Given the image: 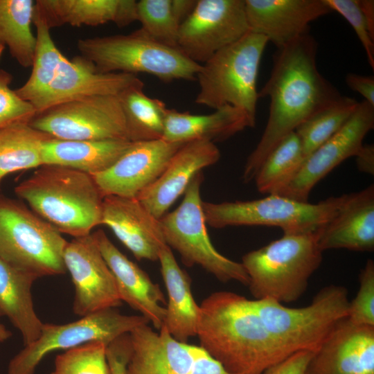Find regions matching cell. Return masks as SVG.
Masks as SVG:
<instances>
[{"instance_id": "24", "label": "cell", "mask_w": 374, "mask_h": 374, "mask_svg": "<svg viewBox=\"0 0 374 374\" xmlns=\"http://www.w3.org/2000/svg\"><path fill=\"white\" fill-rule=\"evenodd\" d=\"M317 234L323 252L336 249L373 251L374 186L346 194L335 215Z\"/></svg>"}, {"instance_id": "36", "label": "cell", "mask_w": 374, "mask_h": 374, "mask_svg": "<svg viewBox=\"0 0 374 374\" xmlns=\"http://www.w3.org/2000/svg\"><path fill=\"white\" fill-rule=\"evenodd\" d=\"M358 104L355 99L341 96L314 114L295 130L301 143L304 159L347 123Z\"/></svg>"}, {"instance_id": "34", "label": "cell", "mask_w": 374, "mask_h": 374, "mask_svg": "<svg viewBox=\"0 0 374 374\" xmlns=\"http://www.w3.org/2000/svg\"><path fill=\"white\" fill-rule=\"evenodd\" d=\"M304 161L300 139L295 132L285 137L267 156L254 181L262 194H276L296 175Z\"/></svg>"}, {"instance_id": "39", "label": "cell", "mask_w": 374, "mask_h": 374, "mask_svg": "<svg viewBox=\"0 0 374 374\" xmlns=\"http://www.w3.org/2000/svg\"><path fill=\"white\" fill-rule=\"evenodd\" d=\"M12 80L10 73L0 69V129L18 123H30L37 114L34 107L10 88Z\"/></svg>"}, {"instance_id": "45", "label": "cell", "mask_w": 374, "mask_h": 374, "mask_svg": "<svg viewBox=\"0 0 374 374\" xmlns=\"http://www.w3.org/2000/svg\"><path fill=\"white\" fill-rule=\"evenodd\" d=\"M359 2L369 30L371 34L374 35V1L359 0Z\"/></svg>"}, {"instance_id": "4", "label": "cell", "mask_w": 374, "mask_h": 374, "mask_svg": "<svg viewBox=\"0 0 374 374\" xmlns=\"http://www.w3.org/2000/svg\"><path fill=\"white\" fill-rule=\"evenodd\" d=\"M323 251L317 231L283 234L242 258L254 300L270 299L280 303L299 300L310 277L320 267Z\"/></svg>"}, {"instance_id": "40", "label": "cell", "mask_w": 374, "mask_h": 374, "mask_svg": "<svg viewBox=\"0 0 374 374\" xmlns=\"http://www.w3.org/2000/svg\"><path fill=\"white\" fill-rule=\"evenodd\" d=\"M332 11L340 14L350 24L361 42L367 60L374 69V35L369 30L359 0H323Z\"/></svg>"}, {"instance_id": "20", "label": "cell", "mask_w": 374, "mask_h": 374, "mask_svg": "<svg viewBox=\"0 0 374 374\" xmlns=\"http://www.w3.org/2000/svg\"><path fill=\"white\" fill-rule=\"evenodd\" d=\"M220 152L215 143L196 140L184 144L172 157L159 177L137 197L145 208L161 219L184 193L193 177L216 163Z\"/></svg>"}, {"instance_id": "17", "label": "cell", "mask_w": 374, "mask_h": 374, "mask_svg": "<svg viewBox=\"0 0 374 374\" xmlns=\"http://www.w3.org/2000/svg\"><path fill=\"white\" fill-rule=\"evenodd\" d=\"M142 82L134 74L100 72L81 55L71 59L64 55L53 80L33 107L37 114L60 104L87 97L118 96Z\"/></svg>"}, {"instance_id": "26", "label": "cell", "mask_w": 374, "mask_h": 374, "mask_svg": "<svg viewBox=\"0 0 374 374\" xmlns=\"http://www.w3.org/2000/svg\"><path fill=\"white\" fill-rule=\"evenodd\" d=\"M254 123L242 109L225 105L209 114H193L167 109L163 140L171 143H188L208 140L224 141Z\"/></svg>"}, {"instance_id": "11", "label": "cell", "mask_w": 374, "mask_h": 374, "mask_svg": "<svg viewBox=\"0 0 374 374\" xmlns=\"http://www.w3.org/2000/svg\"><path fill=\"white\" fill-rule=\"evenodd\" d=\"M149 323L141 314H123L114 308L91 313L65 324L44 323L39 337L24 346L11 359L8 374H34L39 362L51 352L66 350L91 341L107 346L120 336Z\"/></svg>"}, {"instance_id": "38", "label": "cell", "mask_w": 374, "mask_h": 374, "mask_svg": "<svg viewBox=\"0 0 374 374\" xmlns=\"http://www.w3.org/2000/svg\"><path fill=\"white\" fill-rule=\"evenodd\" d=\"M359 289L349 301L347 318L354 323L374 326V262L368 259L359 274Z\"/></svg>"}, {"instance_id": "28", "label": "cell", "mask_w": 374, "mask_h": 374, "mask_svg": "<svg viewBox=\"0 0 374 374\" xmlns=\"http://www.w3.org/2000/svg\"><path fill=\"white\" fill-rule=\"evenodd\" d=\"M131 143L125 139L78 141L51 138L42 148V165L64 166L93 176L109 168Z\"/></svg>"}, {"instance_id": "43", "label": "cell", "mask_w": 374, "mask_h": 374, "mask_svg": "<svg viewBox=\"0 0 374 374\" xmlns=\"http://www.w3.org/2000/svg\"><path fill=\"white\" fill-rule=\"evenodd\" d=\"M346 82L349 88L361 94L365 101L374 106V77L356 73H348Z\"/></svg>"}, {"instance_id": "12", "label": "cell", "mask_w": 374, "mask_h": 374, "mask_svg": "<svg viewBox=\"0 0 374 374\" xmlns=\"http://www.w3.org/2000/svg\"><path fill=\"white\" fill-rule=\"evenodd\" d=\"M30 125L57 139L128 140L121 103L115 96H95L60 104L36 114Z\"/></svg>"}, {"instance_id": "22", "label": "cell", "mask_w": 374, "mask_h": 374, "mask_svg": "<svg viewBox=\"0 0 374 374\" xmlns=\"http://www.w3.org/2000/svg\"><path fill=\"white\" fill-rule=\"evenodd\" d=\"M102 224L109 227L139 260H158L161 248L166 244L160 220L137 198L104 197Z\"/></svg>"}, {"instance_id": "15", "label": "cell", "mask_w": 374, "mask_h": 374, "mask_svg": "<svg viewBox=\"0 0 374 374\" xmlns=\"http://www.w3.org/2000/svg\"><path fill=\"white\" fill-rule=\"evenodd\" d=\"M374 127V106L363 100L347 123L303 161L292 181L276 195L308 202L314 186L335 167L355 157Z\"/></svg>"}, {"instance_id": "23", "label": "cell", "mask_w": 374, "mask_h": 374, "mask_svg": "<svg viewBox=\"0 0 374 374\" xmlns=\"http://www.w3.org/2000/svg\"><path fill=\"white\" fill-rule=\"evenodd\" d=\"M100 252L111 269L119 296L145 317L159 330L163 326L166 304L160 287L136 264L125 256L102 230L93 233Z\"/></svg>"}, {"instance_id": "1", "label": "cell", "mask_w": 374, "mask_h": 374, "mask_svg": "<svg viewBox=\"0 0 374 374\" xmlns=\"http://www.w3.org/2000/svg\"><path fill=\"white\" fill-rule=\"evenodd\" d=\"M317 43L308 34L277 48L269 79L258 92L270 100L262 135L248 157L242 179H254L269 152L287 135L320 109L339 99V91L319 71Z\"/></svg>"}, {"instance_id": "8", "label": "cell", "mask_w": 374, "mask_h": 374, "mask_svg": "<svg viewBox=\"0 0 374 374\" xmlns=\"http://www.w3.org/2000/svg\"><path fill=\"white\" fill-rule=\"evenodd\" d=\"M67 241L21 202L0 195V258L39 278L63 274Z\"/></svg>"}, {"instance_id": "41", "label": "cell", "mask_w": 374, "mask_h": 374, "mask_svg": "<svg viewBox=\"0 0 374 374\" xmlns=\"http://www.w3.org/2000/svg\"><path fill=\"white\" fill-rule=\"evenodd\" d=\"M131 350L129 333L120 336L107 346V359L111 374H126Z\"/></svg>"}, {"instance_id": "30", "label": "cell", "mask_w": 374, "mask_h": 374, "mask_svg": "<svg viewBox=\"0 0 374 374\" xmlns=\"http://www.w3.org/2000/svg\"><path fill=\"white\" fill-rule=\"evenodd\" d=\"M35 1L0 0V60L6 47L24 68L32 66L36 37L32 31Z\"/></svg>"}, {"instance_id": "14", "label": "cell", "mask_w": 374, "mask_h": 374, "mask_svg": "<svg viewBox=\"0 0 374 374\" xmlns=\"http://www.w3.org/2000/svg\"><path fill=\"white\" fill-rule=\"evenodd\" d=\"M63 259L74 286L75 314L84 317L121 305L114 275L93 233L68 242Z\"/></svg>"}, {"instance_id": "44", "label": "cell", "mask_w": 374, "mask_h": 374, "mask_svg": "<svg viewBox=\"0 0 374 374\" xmlns=\"http://www.w3.org/2000/svg\"><path fill=\"white\" fill-rule=\"evenodd\" d=\"M355 157L359 170L371 175H374V146L373 144H363Z\"/></svg>"}, {"instance_id": "25", "label": "cell", "mask_w": 374, "mask_h": 374, "mask_svg": "<svg viewBox=\"0 0 374 374\" xmlns=\"http://www.w3.org/2000/svg\"><path fill=\"white\" fill-rule=\"evenodd\" d=\"M34 15L49 29L66 24L96 26L110 21L123 27L138 20L134 0H37Z\"/></svg>"}, {"instance_id": "3", "label": "cell", "mask_w": 374, "mask_h": 374, "mask_svg": "<svg viewBox=\"0 0 374 374\" xmlns=\"http://www.w3.org/2000/svg\"><path fill=\"white\" fill-rule=\"evenodd\" d=\"M15 193L61 233L84 236L102 224L104 197L93 177L85 172L42 165Z\"/></svg>"}, {"instance_id": "16", "label": "cell", "mask_w": 374, "mask_h": 374, "mask_svg": "<svg viewBox=\"0 0 374 374\" xmlns=\"http://www.w3.org/2000/svg\"><path fill=\"white\" fill-rule=\"evenodd\" d=\"M185 143L163 139L132 142L109 168L92 177L103 197L137 198L159 177L172 157Z\"/></svg>"}, {"instance_id": "13", "label": "cell", "mask_w": 374, "mask_h": 374, "mask_svg": "<svg viewBox=\"0 0 374 374\" xmlns=\"http://www.w3.org/2000/svg\"><path fill=\"white\" fill-rule=\"evenodd\" d=\"M248 32L244 0H198L180 26L177 48L201 64Z\"/></svg>"}, {"instance_id": "18", "label": "cell", "mask_w": 374, "mask_h": 374, "mask_svg": "<svg viewBox=\"0 0 374 374\" xmlns=\"http://www.w3.org/2000/svg\"><path fill=\"white\" fill-rule=\"evenodd\" d=\"M305 374H374V326L342 319L313 353Z\"/></svg>"}, {"instance_id": "21", "label": "cell", "mask_w": 374, "mask_h": 374, "mask_svg": "<svg viewBox=\"0 0 374 374\" xmlns=\"http://www.w3.org/2000/svg\"><path fill=\"white\" fill-rule=\"evenodd\" d=\"M132 350L126 374H193L200 346L173 338L163 327L148 324L130 332Z\"/></svg>"}, {"instance_id": "42", "label": "cell", "mask_w": 374, "mask_h": 374, "mask_svg": "<svg viewBox=\"0 0 374 374\" xmlns=\"http://www.w3.org/2000/svg\"><path fill=\"white\" fill-rule=\"evenodd\" d=\"M314 352L301 350L267 368L262 374H305Z\"/></svg>"}, {"instance_id": "35", "label": "cell", "mask_w": 374, "mask_h": 374, "mask_svg": "<svg viewBox=\"0 0 374 374\" xmlns=\"http://www.w3.org/2000/svg\"><path fill=\"white\" fill-rule=\"evenodd\" d=\"M36 44L31 73L24 84L15 89L17 94L33 106L53 80L64 56L53 40L45 23L33 14Z\"/></svg>"}, {"instance_id": "32", "label": "cell", "mask_w": 374, "mask_h": 374, "mask_svg": "<svg viewBox=\"0 0 374 374\" xmlns=\"http://www.w3.org/2000/svg\"><path fill=\"white\" fill-rule=\"evenodd\" d=\"M51 138L30 123L0 129V182L10 173L41 166L43 144Z\"/></svg>"}, {"instance_id": "5", "label": "cell", "mask_w": 374, "mask_h": 374, "mask_svg": "<svg viewBox=\"0 0 374 374\" xmlns=\"http://www.w3.org/2000/svg\"><path fill=\"white\" fill-rule=\"evenodd\" d=\"M77 46L81 55L102 73H145L170 82L195 80L202 67L178 48L159 42L141 28L127 35L80 39Z\"/></svg>"}, {"instance_id": "2", "label": "cell", "mask_w": 374, "mask_h": 374, "mask_svg": "<svg viewBox=\"0 0 374 374\" xmlns=\"http://www.w3.org/2000/svg\"><path fill=\"white\" fill-rule=\"evenodd\" d=\"M200 347L231 374H262L287 355L264 326L253 300L215 292L199 305Z\"/></svg>"}, {"instance_id": "6", "label": "cell", "mask_w": 374, "mask_h": 374, "mask_svg": "<svg viewBox=\"0 0 374 374\" xmlns=\"http://www.w3.org/2000/svg\"><path fill=\"white\" fill-rule=\"evenodd\" d=\"M268 40L249 31L202 64L195 103L215 109L231 105L244 110L256 123L257 77Z\"/></svg>"}, {"instance_id": "33", "label": "cell", "mask_w": 374, "mask_h": 374, "mask_svg": "<svg viewBox=\"0 0 374 374\" xmlns=\"http://www.w3.org/2000/svg\"><path fill=\"white\" fill-rule=\"evenodd\" d=\"M195 0H141L137 1L141 29L160 43L177 48L181 24L193 10Z\"/></svg>"}, {"instance_id": "10", "label": "cell", "mask_w": 374, "mask_h": 374, "mask_svg": "<svg viewBox=\"0 0 374 374\" xmlns=\"http://www.w3.org/2000/svg\"><path fill=\"white\" fill-rule=\"evenodd\" d=\"M203 180L199 172L179 206L160 219L166 244L177 251L186 266L198 265L221 282L234 280L247 286L249 277L242 263L221 254L210 240L200 194Z\"/></svg>"}, {"instance_id": "9", "label": "cell", "mask_w": 374, "mask_h": 374, "mask_svg": "<svg viewBox=\"0 0 374 374\" xmlns=\"http://www.w3.org/2000/svg\"><path fill=\"white\" fill-rule=\"evenodd\" d=\"M346 194L318 203L303 202L276 194L250 200L202 202L206 224L216 229L234 226L279 227L283 234L314 233L337 213Z\"/></svg>"}, {"instance_id": "31", "label": "cell", "mask_w": 374, "mask_h": 374, "mask_svg": "<svg viewBox=\"0 0 374 374\" xmlns=\"http://www.w3.org/2000/svg\"><path fill=\"white\" fill-rule=\"evenodd\" d=\"M144 84L132 86L118 96L123 112L127 139L131 142L161 139L168 107L143 91Z\"/></svg>"}, {"instance_id": "29", "label": "cell", "mask_w": 374, "mask_h": 374, "mask_svg": "<svg viewBox=\"0 0 374 374\" xmlns=\"http://www.w3.org/2000/svg\"><path fill=\"white\" fill-rule=\"evenodd\" d=\"M37 279L0 258V316L8 317L19 330L24 346L39 337L44 325L32 298V285Z\"/></svg>"}, {"instance_id": "46", "label": "cell", "mask_w": 374, "mask_h": 374, "mask_svg": "<svg viewBox=\"0 0 374 374\" xmlns=\"http://www.w3.org/2000/svg\"><path fill=\"white\" fill-rule=\"evenodd\" d=\"M11 336L10 331L8 330L5 326L0 323V343L3 342Z\"/></svg>"}, {"instance_id": "19", "label": "cell", "mask_w": 374, "mask_h": 374, "mask_svg": "<svg viewBox=\"0 0 374 374\" xmlns=\"http://www.w3.org/2000/svg\"><path fill=\"white\" fill-rule=\"evenodd\" d=\"M249 31L277 48L308 34L310 22L332 12L323 0H244Z\"/></svg>"}, {"instance_id": "7", "label": "cell", "mask_w": 374, "mask_h": 374, "mask_svg": "<svg viewBox=\"0 0 374 374\" xmlns=\"http://www.w3.org/2000/svg\"><path fill=\"white\" fill-rule=\"evenodd\" d=\"M269 333L290 355L301 350L315 352L339 321L348 317V293L341 285L322 287L312 302L290 308L270 299H253Z\"/></svg>"}, {"instance_id": "27", "label": "cell", "mask_w": 374, "mask_h": 374, "mask_svg": "<svg viewBox=\"0 0 374 374\" xmlns=\"http://www.w3.org/2000/svg\"><path fill=\"white\" fill-rule=\"evenodd\" d=\"M158 260L168 294L162 326L176 340L188 342L197 335L199 316V305L191 291V279L179 267L167 244L161 248Z\"/></svg>"}, {"instance_id": "37", "label": "cell", "mask_w": 374, "mask_h": 374, "mask_svg": "<svg viewBox=\"0 0 374 374\" xmlns=\"http://www.w3.org/2000/svg\"><path fill=\"white\" fill-rule=\"evenodd\" d=\"M106 348L103 342L91 341L66 350L56 356L51 374H111Z\"/></svg>"}]
</instances>
